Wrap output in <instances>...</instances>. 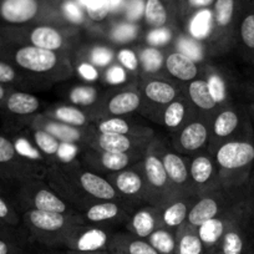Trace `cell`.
I'll return each instance as SVG.
<instances>
[{
	"label": "cell",
	"mask_w": 254,
	"mask_h": 254,
	"mask_svg": "<svg viewBox=\"0 0 254 254\" xmlns=\"http://www.w3.org/2000/svg\"><path fill=\"white\" fill-rule=\"evenodd\" d=\"M217 161L226 170H239L254 162V145L248 141H231L217 152Z\"/></svg>",
	"instance_id": "1"
},
{
	"label": "cell",
	"mask_w": 254,
	"mask_h": 254,
	"mask_svg": "<svg viewBox=\"0 0 254 254\" xmlns=\"http://www.w3.org/2000/svg\"><path fill=\"white\" fill-rule=\"evenodd\" d=\"M15 63L23 69L34 72H45L56 65L58 56L55 53L38 46H23L15 53Z\"/></svg>",
	"instance_id": "2"
},
{
	"label": "cell",
	"mask_w": 254,
	"mask_h": 254,
	"mask_svg": "<svg viewBox=\"0 0 254 254\" xmlns=\"http://www.w3.org/2000/svg\"><path fill=\"white\" fill-rule=\"evenodd\" d=\"M38 13V0H0V19L8 24L28 23Z\"/></svg>",
	"instance_id": "3"
},
{
	"label": "cell",
	"mask_w": 254,
	"mask_h": 254,
	"mask_svg": "<svg viewBox=\"0 0 254 254\" xmlns=\"http://www.w3.org/2000/svg\"><path fill=\"white\" fill-rule=\"evenodd\" d=\"M166 66L171 75L183 81L192 80L197 75L196 61L190 60V58L178 51L168 56L166 60Z\"/></svg>",
	"instance_id": "4"
},
{
	"label": "cell",
	"mask_w": 254,
	"mask_h": 254,
	"mask_svg": "<svg viewBox=\"0 0 254 254\" xmlns=\"http://www.w3.org/2000/svg\"><path fill=\"white\" fill-rule=\"evenodd\" d=\"M80 183L87 193L96 197V198L111 199L115 197L114 187L106 180L95 175V173H82L81 177H80Z\"/></svg>",
	"instance_id": "5"
},
{
	"label": "cell",
	"mask_w": 254,
	"mask_h": 254,
	"mask_svg": "<svg viewBox=\"0 0 254 254\" xmlns=\"http://www.w3.org/2000/svg\"><path fill=\"white\" fill-rule=\"evenodd\" d=\"M30 41L34 46L54 51L61 48L63 36L51 26H38L31 31Z\"/></svg>",
	"instance_id": "6"
},
{
	"label": "cell",
	"mask_w": 254,
	"mask_h": 254,
	"mask_svg": "<svg viewBox=\"0 0 254 254\" xmlns=\"http://www.w3.org/2000/svg\"><path fill=\"white\" fill-rule=\"evenodd\" d=\"M213 24V11H211L209 9H201L190 19L188 31L193 39L202 40L211 34Z\"/></svg>",
	"instance_id": "7"
},
{
	"label": "cell",
	"mask_w": 254,
	"mask_h": 254,
	"mask_svg": "<svg viewBox=\"0 0 254 254\" xmlns=\"http://www.w3.org/2000/svg\"><path fill=\"white\" fill-rule=\"evenodd\" d=\"M29 219H30L31 224L35 228L46 232L58 231L65 223V218H64L63 213L41 211V209H34V211H31L30 214H29Z\"/></svg>",
	"instance_id": "8"
},
{
	"label": "cell",
	"mask_w": 254,
	"mask_h": 254,
	"mask_svg": "<svg viewBox=\"0 0 254 254\" xmlns=\"http://www.w3.org/2000/svg\"><path fill=\"white\" fill-rule=\"evenodd\" d=\"M40 106L38 97L26 92H14L6 100V109L15 115H30Z\"/></svg>",
	"instance_id": "9"
},
{
	"label": "cell",
	"mask_w": 254,
	"mask_h": 254,
	"mask_svg": "<svg viewBox=\"0 0 254 254\" xmlns=\"http://www.w3.org/2000/svg\"><path fill=\"white\" fill-rule=\"evenodd\" d=\"M207 128L201 122H194L186 127L182 131L180 137V142L183 148L188 151H194L203 146L207 141Z\"/></svg>",
	"instance_id": "10"
},
{
	"label": "cell",
	"mask_w": 254,
	"mask_h": 254,
	"mask_svg": "<svg viewBox=\"0 0 254 254\" xmlns=\"http://www.w3.org/2000/svg\"><path fill=\"white\" fill-rule=\"evenodd\" d=\"M218 213V203L213 198H203L190 209L188 213V221L190 224L199 227L204 222L214 218Z\"/></svg>",
	"instance_id": "11"
},
{
	"label": "cell",
	"mask_w": 254,
	"mask_h": 254,
	"mask_svg": "<svg viewBox=\"0 0 254 254\" xmlns=\"http://www.w3.org/2000/svg\"><path fill=\"white\" fill-rule=\"evenodd\" d=\"M140 106V96L135 92H122L117 94L110 100L109 102V111L112 115H125L128 112H132L137 110Z\"/></svg>",
	"instance_id": "12"
},
{
	"label": "cell",
	"mask_w": 254,
	"mask_h": 254,
	"mask_svg": "<svg viewBox=\"0 0 254 254\" xmlns=\"http://www.w3.org/2000/svg\"><path fill=\"white\" fill-rule=\"evenodd\" d=\"M107 243V234L101 229H89L77 238L75 248L80 252H96Z\"/></svg>",
	"instance_id": "13"
},
{
	"label": "cell",
	"mask_w": 254,
	"mask_h": 254,
	"mask_svg": "<svg viewBox=\"0 0 254 254\" xmlns=\"http://www.w3.org/2000/svg\"><path fill=\"white\" fill-rule=\"evenodd\" d=\"M214 24L221 28H227L234 20L238 0H216L213 4Z\"/></svg>",
	"instance_id": "14"
},
{
	"label": "cell",
	"mask_w": 254,
	"mask_h": 254,
	"mask_svg": "<svg viewBox=\"0 0 254 254\" xmlns=\"http://www.w3.org/2000/svg\"><path fill=\"white\" fill-rule=\"evenodd\" d=\"M188 92H190L192 101L201 109L211 110L217 105V102L214 101L211 92H209L208 85H207L206 81H202V80L192 81L190 85V89H188Z\"/></svg>",
	"instance_id": "15"
},
{
	"label": "cell",
	"mask_w": 254,
	"mask_h": 254,
	"mask_svg": "<svg viewBox=\"0 0 254 254\" xmlns=\"http://www.w3.org/2000/svg\"><path fill=\"white\" fill-rule=\"evenodd\" d=\"M145 94L148 99L158 104H170L176 97V90L167 82L151 81L146 85Z\"/></svg>",
	"instance_id": "16"
},
{
	"label": "cell",
	"mask_w": 254,
	"mask_h": 254,
	"mask_svg": "<svg viewBox=\"0 0 254 254\" xmlns=\"http://www.w3.org/2000/svg\"><path fill=\"white\" fill-rule=\"evenodd\" d=\"M224 228L223 222L214 217L198 227V237L203 244L213 246L224 236Z\"/></svg>",
	"instance_id": "17"
},
{
	"label": "cell",
	"mask_w": 254,
	"mask_h": 254,
	"mask_svg": "<svg viewBox=\"0 0 254 254\" xmlns=\"http://www.w3.org/2000/svg\"><path fill=\"white\" fill-rule=\"evenodd\" d=\"M45 131L53 135L59 142H76L81 137V133L77 128L61 121L46 124Z\"/></svg>",
	"instance_id": "18"
},
{
	"label": "cell",
	"mask_w": 254,
	"mask_h": 254,
	"mask_svg": "<svg viewBox=\"0 0 254 254\" xmlns=\"http://www.w3.org/2000/svg\"><path fill=\"white\" fill-rule=\"evenodd\" d=\"M145 20L153 28H162L167 23V10L161 0H146Z\"/></svg>",
	"instance_id": "19"
},
{
	"label": "cell",
	"mask_w": 254,
	"mask_h": 254,
	"mask_svg": "<svg viewBox=\"0 0 254 254\" xmlns=\"http://www.w3.org/2000/svg\"><path fill=\"white\" fill-rule=\"evenodd\" d=\"M34 204H35V209H41V211L63 213L66 209L65 203L56 194L48 190H39L34 197Z\"/></svg>",
	"instance_id": "20"
},
{
	"label": "cell",
	"mask_w": 254,
	"mask_h": 254,
	"mask_svg": "<svg viewBox=\"0 0 254 254\" xmlns=\"http://www.w3.org/2000/svg\"><path fill=\"white\" fill-rule=\"evenodd\" d=\"M167 176L176 183H183L187 180V167L180 156L166 153L162 161Z\"/></svg>",
	"instance_id": "21"
},
{
	"label": "cell",
	"mask_w": 254,
	"mask_h": 254,
	"mask_svg": "<svg viewBox=\"0 0 254 254\" xmlns=\"http://www.w3.org/2000/svg\"><path fill=\"white\" fill-rule=\"evenodd\" d=\"M239 124V116L232 110H226L218 115L213 125V131L219 137H227L236 131Z\"/></svg>",
	"instance_id": "22"
},
{
	"label": "cell",
	"mask_w": 254,
	"mask_h": 254,
	"mask_svg": "<svg viewBox=\"0 0 254 254\" xmlns=\"http://www.w3.org/2000/svg\"><path fill=\"white\" fill-rule=\"evenodd\" d=\"M99 145L105 152H126L127 150H130L131 141L126 135L101 133Z\"/></svg>",
	"instance_id": "23"
},
{
	"label": "cell",
	"mask_w": 254,
	"mask_h": 254,
	"mask_svg": "<svg viewBox=\"0 0 254 254\" xmlns=\"http://www.w3.org/2000/svg\"><path fill=\"white\" fill-rule=\"evenodd\" d=\"M145 171L148 181L156 187H162L167 182V172L165 170L162 161L155 156H148L145 162Z\"/></svg>",
	"instance_id": "24"
},
{
	"label": "cell",
	"mask_w": 254,
	"mask_h": 254,
	"mask_svg": "<svg viewBox=\"0 0 254 254\" xmlns=\"http://www.w3.org/2000/svg\"><path fill=\"white\" fill-rule=\"evenodd\" d=\"M150 244L158 252V254H172L176 249V242L172 234L167 231L158 229L150 236Z\"/></svg>",
	"instance_id": "25"
},
{
	"label": "cell",
	"mask_w": 254,
	"mask_h": 254,
	"mask_svg": "<svg viewBox=\"0 0 254 254\" xmlns=\"http://www.w3.org/2000/svg\"><path fill=\"white\" fill-rule=\"evenodd\" d=\"M116 186L120 192L125 194H135L141 190L142 181L140 176L131 171H126L117 176Z\"/></svg>",
	"instance_id": "26"
},
{
	"label": "cell",
	"mask_w": 254,
	"mask_h": 254,
	"mask_svg": "<svg viewBox=\"0 0 254 254\" xmlns=\"http://www.w3.org/2000/svg\"><path fill=\"white\" fill-rule=\"evenodd\" d=\"M58 121L65 122L71 126H82L86 122V116L84 112L80 111L79 109L72 106H60L54 112Z\"/></svg>",
	"instance_id": "27"
},
{
	"label": "cell",
	"mask_w": 254,
	"mask_h": 254,
	"mask_svg": "<svg viewBox=\"0 0 254 254\" xmlns=\"http://www.w3.org/2000/svg\"><path fill=\"white\" fill-rule=\"evenodd\" d=\"M133 231L138 237H150L155 231V218L147 211H140L133 216Z\"/></svg>",
	"instance_id": "28"
},
{
	"label": "cell",
	"mask_w": 254,
	"mask_h": 254,
	"mask_svg": "<svg viewBox=\"0 0 254 254\" xmlns=\"http://www.w3.org/2000/svg\"><path fill=\"white\" fill-rule=\"evenodd\" d=\"M239 34L244 46L254 51V6L243 15L239 26Z\"/></svg>",
	"instance_id": "29"
},
{
	"label": "cell",
	"mask_w": 254,
	"mask_h": 254,
	"mask_svg": "<svg viewBox=\"0 0 254 254\" xmlns=\"http://www.w3.org/2000/svg\"><path fill=\"white\" fill-rule=\"evenodd\" d=\"M212 172H213L212 162L204 156L194 158L192 165H190V175L197 183L207 182L212 176Z\"/></svg>",
	"instance_id": "30"
},
{
	"label": "cell",
	"mask_w": 254,
	"mask_h": 254,
	"mask_svg": "<svg viewBox=\"0 0 254 254\" xmlns=\"http://www.w3.org/2000/svg\"><path fill=\"white\" fill-rule=\"evenodd\" d=\"M117 213H119V207H117V204L106 202V203H100L92 206L87 211L86 217L91 222H102L114 218V217L117 216Z\"/></svg>",
	"instance_id": "31"
},
{
	"label": "cell",
	"mask_w": 254,
	"mask_h": 254,
	"mask_svg": "<svg viewBox=\"0 0 254 254\" xmlns=\"http://www.w3.org/2000/svg\"><path fill=\"white\" fill-rule=\"evenodd\" d=\"M141 64L143 70L147 72H156L161 69L163 64V56L156 48H146L141 53Z\"/></svg>",
	"instance_id": "32"
},
{
	"label": "cell",
	"mask_w": 254,
	"mask_h": 254,
	"mask_svg": "<svg viewBox=\"0 0 254 254\" xmlns=\"http://www.w3.org/2000/svg\"><path fill=\"white\" fill-rule=\"evenodd\" d=\"M244 249V241L241 233L237 231H228L224 233L222 241V253L223 254H242Z\"/></svg>",
	"instance_id": "33"
},
{
	"label": "cell",
	"mask_w": 254,
	"mask_h": 254,
	"mask_svg": "<svg viewBox=\"0 0 254 254\" xmlns=\"http://www.w3.org/2000/svg\"><path fill=\"white\" fill-rule=\"evenodd\" d=\"M36 146L40 151H43L46 155H55L58 152V148L60 142L54 137L53 135L45 130H38L34 133Z\"/></svg>",
	"instance_id": "34"
},
{
	"label": "cell",
	"mask_w": 254,
	"mask_h": 254,
	"mask_svg": "<svg viewBox=\"0 0 254 254\" xmlns=\"http://www.w3.org/2000/svg\"><path fill=\"white\" fill-rule=\"evenodd\" d=\"M187 217V206L183 202H177L168 207L163 213V222L170 227L180 226Z\"/></svg>",
	"instance_id": "35"
},
{
	"label": "cell",
	"mask_w": 254,
	"mask_h": 254,
	"mask_svg": "<svg viewBox=\"0 0 254 254\" xmlns=\"http://www.w3.org/2000/svg\"><path fill=\"white\" fill-rule=\"evenodd\" d=\"M178 53L183 54L190 60L201 61L203 59V50L196 40L190 38H181L177 43Z\"/></svg>",
	"instance_id": "36"
},
{
	"label": "cell",
	"mask_w": 254,
	"mask_h": 254,
	"mask_svg": "<svg viewBox=\"0 0 254 254\" xmlns=\"http://www.w3.org/2000/svg\"><path fill=\"white\" fill-rule=\"evenodd\" d=\"M203 243L198 234H185L178 242V254H201Z\"/></svg>",
	"instance_id": "37"
},
{
	"label": "cell",
	"mask_w": 254,
	"mask_h": 254,
	"mask_svg": "<svg viewBox=\"0 0 254 254\" xmlns=\"http://www.w3.org/2000/svg\"><path fill=\"white\" fill-rule=\"evenodd\" d=\"M102 165L111 171H120L128 165V156L126 152H105L102 156Z\"/></svg>",
	"instance_id": "38"
},
{
	"label": "cell",
	"mask_w": 254,
	"mask_h": 254,
	"mask_svg": "<svg viewBox=\"0 0 254 254\" xmlns=\"http://www.w3.org/2000/svg\"><path fill=\"white\" fill-rule=\"evenodd\" d=\"M185 117V106L181 102H172L165 111V124L167 127H177Z\"/></svg>",
	"instance_id": "39"
},
{
	"label": "cell",
	"mask_w": 254,
	"mask_h": 254,
	"mask_svg": "<svg viewBox=\"0 0 254 254\" xmlns=\"http://www.w3.org/2000/svg\"><path fill=\"white\" fill-rule=\"evenodd\" d=\"M70 100L76 105H91L96 100V90L90 86H77L70 94Z\"/></svg>",
	"instance_id": "40"
},
{
	"label": "cell",
	"mask_w": 254,
	"mask_h": 254,
	"mask_svg": "<svg viewBox=\"0 0 254 254\" xmlns=\"http://www.w3.org/2000/svg\"><path fill=\"white\" fill-rule=\"evenodd\" d=\"M137 35V26L130 23H124L115 26L112 30L111 36L117 43H127L136 38Z\"/></svg>",
	"instance_id": "41"
},
{
	"label": "cell",
	"mask_w": 254,
	"mask_h": 254,
	"mask_svg": "<svg viewBox=\"0 0 254 254\" xmlns=\"http://www.w3.org/2000/svg\"><path fill=\"white\" fill-rule=\"evenodd\" d=\"M101 133H116V135H126L130 130V126L122 119H110L101 122L99 126Z\"/></svg>",
	"instance_id": "42"
},
{
	"label": "cell",
	"mask_w": 254,
	"mask_h": 254,
	"mask_svg": "<svg viewBox=\"0 0 254 254\" xmlns=\"http://www.w3.org/2000/svg\"><path fill=\"white\" fill-rule=\"evenodd\" d=\"M208 85L209 92H211L212 97L214 99V101L218 104V102H223L227 97V86L226 82L223 81L219 75H212L211 77L207 81Z\"/></svg>",
	"instance_id": "43"
},
{
	"label": "cell",
	"mask_w": 254,
	"mask_h": 254,
	"mask_svg": "<svg viewBox=\"0 0 254 254\" xmlns=\"http://www.w3.org/2000/svg\"><path fill=\"white\" fill-rule=\"evenodd\" d=\"M14 147H15V151L18 155L29 158V160H40L41 158V153L39 151V148L34 147L25 138H16L15 142H14Z\"/></svg>",
	"instance_id": "44"
},
{
	"label": "cell",
	"mask_w": 254,
	"mask_h": 254,
	"mask_svg": "<svg viewBox=\"0 0 254 254\" xmlns=\"http://www.w3.org/2000/svg\"><path fill=\"white\" fill-rule=\"evenodd\" d=\"M63 13L65 18L74 24H81L84 21V13L81 5L74 0H66L63 4Z\"/></svg>",
	"instance_id": "45"
},
{
	"label": "cell",
	"mask_w": 254,
	"mask_h": 254,
	"mask_svg": "<svg viewBox=\"0 0 254 254\" xmlns=\"http://www.w3.org/2000/svg\"><path fill=\"white\" fill-rule=\"evenodd\" d=\"M171 38H172V34H171V30L168 28H165V26H162V28H155L147 34V43L152 48H155V46H162L166 45L171 40Z\"/></svg>",
	"instance_id": "46"
},
{
	"label": "cell",
	"mask_w": 254,
	"mask_h": 254,
	"mask_svg": "<svg viewBox=\"0 0 254 254\" xmlns=\"http://www.w3.org/2000/svg\"><path fill=\"white\" fill-rule=\"evenodd\" d=\"M145 0H127L125 5L127 19L131 21L140 20L145 14Z\"/></svg>",
	"instance_id": "47"
},
{
	"label": "cell",
	"mask_w": 254,
	"mask_h": 254,
	"mask_svg": "<svg viewBox=\"0 0 254 254\" xmlns=\"http://www.w3.org/2000/svg\"><path fill=\"white\" fill-rule=\"evenodd\" d=\"M77 153H79V148L74 142H60L56 155L61 162L69 163L76 157Z\"/></svg>",
	"instance_id": "48"
},
{
	"label": "cell",
	"mask_w": 254,
	"mask_h": 254,
	"mask_svg": "<svg viewBox=\"0 0 254 254\" xmlns=\"http://www.w3.org/2000/svg\"><path fill=\"white\" fill-rule=\"evenodd\" d=\"M117 59L121 63V65L124 67H126L127 70H131V71H135L137 69L138 60L136 54L132 50H128V49H122L121 51L117 55Z\"/></svg>",
	"instance_id": "49"
},
{
	"label": "cell",
	"mask_w": 254,
	"mask_h": 254,
	"mask_svg": "<svg viewBox=\"0 0 254 254\" xmlns=\"http://www.w3.org/2000/svg\"><path fill=\"white\" fill-rule=\"evenodd\" d=\"M15 147L14 143L6 137L0 136V163L10 162L15 157Z\"/></svg>",
	"instance_id": "50"
},
{
	"label": "cell",
	"mask_w": 254,
	"mask_h": 254,
	"mask_svg": "<svg viewBox=\"0 0 254 254\" xmlns=\"http://www.w3.org/2000/svg\"><path fill=\"white\" fill-rule=\"evenodd\" d=\"M91 60L95 65L97 66H106L111 63L112 60V53L106 48H95L91 53Z\"/></svg>",
	"instance_id": "51"
},
{
	"label": "cell",
	"mask_w": 254,
	"mask_h": 254,
	"mask_svg": "<svg viewBox=\"0 0 254 254\" xmlns=\"http://www.w3.org/2000/svg\"><path fill=\"white\" fill-rule=\"evenodd\" d=\"M106 81L112 85H119L126 81V71L120 65H114L106 71Z\"/></svg>",
	"instance_id": "52"
},
{
	"label": "cell",
	"mask_w": 254,
	"mask_h": 254,
	"mask_svg": "<svg viewBox=\"0 0 254 254\" xmlns=\"http://www.w3.org/2000/svg\"><path fill=\"white\" fill-rule=\"evenodd\" d=\"M128 254H158V252L147 242L133 241L128 244Z\"/></svg>",
	"instance_id": "53"
},
{
	"label": "cell",
	"mask_w": 254,
	"mask_h": 254,
	"mask_svg": "<svg viewBox=\"0 0 254 254\" xmlns=\"http://www.w3.org/2000/svg\"><path fill=\"white\" fill-rule=\"evenodd\" d=\"M77 72H79V75L82 79L87 80V81H95V80L99 79V72H97V70L92 66L91 64H80L79 67H77Z\"/></svg>",
	"instance_id": "54"
},
{
	"label": "cell",
	"mask_w": 254,
	"mask_h": 254,
	"mask_svg": "<svg viewBox=\"0 0 254 254\" xmlns=\"http://www.w3.org/2000/svg\"><path fill=\"white\" fill-rule=\"evenodd\" d=\"M15 70L9 64L0 61V84H6L15 80Z\"/></svg>",
	"instance_id": "55"
},
{
	"label": "cell",
	"mask_w": 254,
	"mask_h": 254,
	"mask_svg": "<svg viewBox=\"0 0 254 254\" xmlns=\"http://www.w3.org/2000/svg\"><path fill=\"white\" fill-rule=\"evenodd\" d=\"M188 4L193 8H201L206 9L207 6H209L211 4H214L216 0H187Z\"/></svg>",
	"instance_id": "56"
},
{
	"label": "cell",
	"mask_w": 254,
	"mask_h": 254,
	"mask_svg": "<svg viewBox=\"0 0 254 254\" xmlns=\"http://www.w3.org/2000/svg\"><path fill=\"white\" fill-rule=\"evenodd\" d=\"M10 214V208H9L8 203L0 197V219H6Z\"/></svg>",
	"instance_id": "57"
},
{
	"label": "cell",
	"mask_w": 254,
	"mask_h": 254,
	"mask_svg": "<svg viewBox=\"0 0 254 254\" xmlns=\"http://www.w3.org/2000/svg\"><path fill=\"white\" fill-rule=\"evenodd\" d=\"M127 0H109V9L110 11H116L120 10L126 5Z\"/></svg>",
	"instance_id": "58"
},
{
	"label": "cell",
	"mask_w": 254,
	"mask_h": 254,
	"mask_svg": "<svg viewBox=\"0 0 254 254\" xmlns=\"http://www.w3.org/2000/svg\"><path fill=\"white\" fill-rule=\"evenodd\" d=\"M9 253V247L8 244L4 241L0 239V254H8Z\"/></svg>",
	"instance_id": "59"
},
{
	"label": "cell",
	"mask_w": 254,
	"mask_h": 254,
	"mask_svg": "<svg viewBox=\"0 0 254 254\" xmlns=\"http://www.w3.org/2000/svg\"><path fill=\"white\" fill-rule=\"evenodd\" d=\"M5 97V89L3 87V85L0 84V101Z\"/></svg>",
	"instance_id": "60"
}]
</instances>
